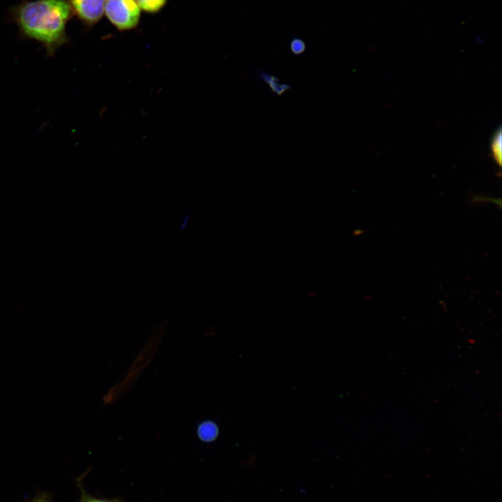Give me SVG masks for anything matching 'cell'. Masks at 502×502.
<instances>
[{
    "label": "cell",
    "instance_id": "6",
    "mask_svg": "<svg viewBox=\"0 0 502 502\" xmlns=\"http://www.w3.org/2000/svg\"><path fill=\"white\" fill-rule=\"evenodd\" d=\"M218 433V430L216 425L211 422H204L201 423L197 430L199 439L206 442L214 440Z\"/></svg>",
    "mask_w": 502,
    "mask_h": 502
},
{
    "label": "cell",
    "instance_id": "9",
    "mask_svg": "<svg viewBox=\"0 0 502 502\" xmlns=\"http://www.w3.org/2000/svg\"><path fill=\"white\" fill-rule=\"evenodd\" d=\"M305 43L300 38H294L290 42V50L295 55H299L304 52Z\"/></svg>",
    "mask_w": 502,
    "mask_h": 502
},
{
    "label": "cell",
    "instance_id": "10",
    "mask_svg": "<svg viewBox=\"0 0 502 502\" xmlns=\"http://www.w3.org/2000/svg\"><path fill=\"white\" fill-rule=\"evenodd\" d=\"M25 502H52V496L47 492H40L33 498Z\"/></svg>",
    "mask_w": 502,
    "mask_h": 502
},
{
    "label": "cell",
    "instance_id": "7",
    "mask_svg": "<svg viewBox=\"0 0 502 502\" xmlns=\"http://www.w3.org/2000/svg\"><path fill=\"white\" fill-rule=\"evenodd\" d=\"M83 475L76 480L77 485L80 490V496L77 502H126L120 499H102L98 498L88 494L83 487L82 478Z\"/></svg>",
    "mask_w": 502,
    "mask_h": 502
},
{
    "label": "cell",
    "instance_id": "4",
    "mask_svg": "<svg viewBox=\"0 0 502 502\" xmlns=\"http://www.w3.org/2000/svg\"><path fill=\"white\" fill-rule=\"evenodd\" d=\"M490 149L492 157L500 167L501 165L502 156V132L501 127L495 131L492 137Z\"/></svg>",
    "mask_w": 502,
    "mask_h": 502
},
{
    "label": "cell",
    "instance_id": "1",
    "mask_svg": "<svg viewBox=\"0 0 502 502\" xmlns=\"http://www.w3.org/2000/svg\"><path fill=\"white\" fill-rule=\"evenodd\" d=\"M72 12L68 0L29 1L13 10L22 33L42 43L49 55L68 41L66 26Z\"/></svg>",
    "mask_w": 502,
    "mask_h": 502
},
{
    "label": "cell",
    "instance_id": "2",
    "mask_svg": "<svg viewBox=\"0 0 502 502\" xmlns=\"http://www.w3.org/2000/svg\"><path fill=\"white\" fill-rule=\"evenodd\" d=\"M140 13L135 0H105L104 13L120 30L135 27L139 21Z\"/></svg>",
    "mask_w": 502,
    "mask_h": 502
},
{
    "label": "cell",
    "instance_id": "3",
    "mask_svg": "<svg viewBox=\"0 0 502 502\" xmlns=\"http://www.w3.org/2000/svg\"><path fill=\"white\" fill-rule=\"evenodd\" d=\"M72 11L84 22H97L103 15L105 0H68Z\"/></svg>",
    "mask_w": 502,
    "mask_h": 502
},
{
    "label": "cell",
    "instance_id": "5",
    "mask_svg": "<svg viewBox=\"0 0 502 502\" xmlns=\"http://www.w3.org/2000/svg\"><path fill=\"white\" fill-rule=\"evenodd\" d=\"M259 77L267 83L275 93L279 96L282 95L291 87L290 85L287 84H280L277 77L270 75L266 73H259Z\"/></svg>",
    "mask_w": 502,
    "mask_h": 502
},
{
    "label": "cell",
    "instance_id": "8",
    "mask_svg": "<svg viewBox=\"0 0 502 502\" xmlns=\"http://www.w3.org/2000/svg\"><path fill=\"white\" fill-rule=\"evenodd\" d=\"M140 10L149 13L160 10L166 3L167 0H135Z\"/></svg>",
    "mask_w": 502,
    "mask_h": 502
}]
</instances>
